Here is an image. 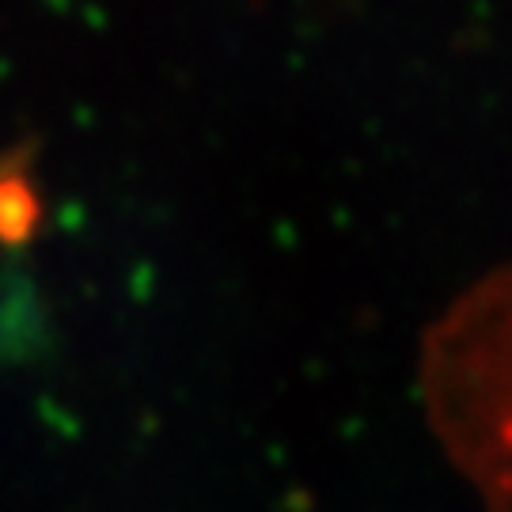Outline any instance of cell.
Here are the masks:
<instances>
[{"mask_svg":"<svg viewBox=\"0 0 512 512\" xmlns=\"http://www.w3.org/2000/svg\"><path fill=\"white\" fill-rule=\"evenodd\" d=\"M38 224V198L19 175H0V239L19 243L35 232Z\"/></svg>","mask_w":512,"mask_h":512,"instance_id":"cell-1","label":"cell"}]
</instances>
